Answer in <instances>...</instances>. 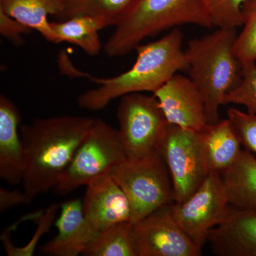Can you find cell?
Wrapping results in <instances>:
<instances>
[{
	"label": "cell",
	"mask_w": 256,
	"mask_h": 256,
	"mask_svg": "<svg viewBox=\"0 0 256 256\" xmlns=\"http://www.w3.org/2000/svg\"><path fill=\"white\" fill-rule=\"evenodd\" d=\"M227 116L242 146L256 154V114L230 108Z\"/></svg>",
	"instance_id": "obj_25"
},
{
	"label": "cell",
	"mask_w": 256,
	"mask_h": 256,
	"mask_svg": "<svg viewBox=\"0 0 256 256\" xmlns=\"http://www.w3.org/2000/svg\"><path fill=\"white\" fill-rule=\"evenodd\" d=\"M134 0H66L60 18L63 20L80 15L104 18L109 26H114L122 13Z\"/></svg>",
	"instance_id": "obj_21"
},
{
	"label": "cell",
	"mask_w": 256,
	"mask_h": 256,
	"mask_svg": "<svg viewBox=\"0 0 256 256\" xmlns=\"http://www.w3.org/2000/svg\"><path fill=\"white\" fill-rule=\"evenodd\" d=\"M20 112L4 95L0 96V178L16 186L22 183L26 170V156L18 124Z\"/></svg>",
	"instance_id": "obj_15"
},
{
	"label": "cell",
	"mask_w": 256,
	"mask_h": 256,
	"mask_svg": "<svg viewBox=\"0 0 256 256\" xmlns=\"http://www.w3.org/2000/svg\"><path fill=\"white\" fill-rule=\"evenodd\" d=\"M94 121L90 118L63 116L38 118L21 126L26 156L23 191L31 201L56 186Z\"/></svg>",
	"instance_id": "obj_1"
},
{
	"label": "cell",
	"mask_w": 256,
	"mask_h": 256,
	"mask_svg": "<svg viewBox=\"0 0 256 256\" xmlns=\"http://www.w3.org/2000/svg\"><path fill=\"white\" fill-rule=\"evenodd\" d=\"M153 95L170 124L197 131L208 124L203 97L190 77L176 74Z\"/></svg>",
	"instance_id": "obj_11"
},
{
	"label": "cell",
	"mask_w": 256,
	"mask_h": 256,
	"mask_svg": "<svg viewBox=\"0 0 256 256\" xmlns=\"http://www.w3.org/2000/svg\"><path fill=\"white\" fill-rule=\"evenodd\" d=\"M208 172L222 174L237 160L242 143L229 119L208 124L202 130Z\"/></svg>",
	"instance_id": "obj_18"
},
{
	"label": "cell",
	"mask_w": 256,
	"mask_h": 256,
	"mask_svg": "<svg viewBox=\"0 0 256 256\" xmlns=\"http://www.w3.org/2000/svg\"><path fill=\"white\" fill-rule=\"evenodd\" d=\"M183 34L178 28L156 41L136 48L137 58L132 68L109 78H99L68 66V72L90 78L98 87L82 92L77 98L80 108L90 111L105 108L111 101L134 92H154L178 70H186Z\"/></svg>",
	"instance_id": "obj_2"
},
{
	"label": "cell",
	"mask_w": 256,
	"mask_h": 256,
	"mask_svg": "<svg viewBox=\"0 0 256 256\" xmlns=\"http://www.w3.org/2000/svg\"><path fill=\"white\" fill-rule=\"evenodd\" d=\"M229 204L239 210H256V158L242 150L233 164L222 172Z\"/></svg>",
	"instance_id": "obj_17"
},
{
	"label": "cell",
	"mask_w": 256,
	"mask_h": 256,
	"mask_svg": "<svg viewBox=\"0 0 256 256\" xmlns=\"http://www.w3.org/2000/svg\"><path fill=\"white\" fill-rule=\"evenodd\" d=\"M236 28H217L188 42L185 50L190 78L201 92L208 124L220 120V108L242 78V63L234 52Z\"/></svg>",
	"instance_id": "obj_3"
},
{
	"label": "cell",
	"mask_w": 256,
	"mask_h": 256,
	"mask_svg": "<svg viewBox=\"0 0 256 256\" xmlns=\"http://www.w3.org/2000/svg\"><path fill=\"white\" fill-rule=\"evenodd\" d=\"M58 233L42 247L43 254L53 256L82 255L98 232L89 224L82 212L80 198L64 202L56 222Z\"/></svg>",
	"instance_id": "obj_14"
},
{
	"label": "cell",
	"mask_w": 256,
	"mask_h": 256,
	"mask_svg": "<svg viewBox=\"0 0 256 256\" xmlns=\"http://www.w3.org/2000/svg\"><path fill=\"white\" fill-rule=\"evenodd\" d=\"M173 203L162 206L133 223L138 256L202 255V248L190 238L175 218Z\"/></svg>",
	"instance_id": "obj_10"
},
{
	"label": "cell",
	"mask_w": 256,
	"mask_h": 256,
	"mask_svg": "<svg viewBox=\"0 0 256 256\" xmlns=\"http://www.w3.org/2000/svg\"><path fill=\"white\" fill-rule=\"evenodd\" d=\"M82 212L98 232L114 224L131 222V208L126 194L110 174L96 178L86 186Z\"/></svg>",
	"instance_id": "obj_12"
},
{
	"label": "cell",
	"mask_w": 256,
	"mask_h": 256,
	"mask_svg": "<svg viewBox=\"0 0 256 256\" xmlns=\"http://www.w3.org/2000/svg\"><path fill=\"white\" fill-rule=\"evenodd\" d=\"M206 242L218 256H256V210L230 206L223 222L208 232Z\"/></svg>",
	"instance_id": "obj_13"
},
{
	"label": "cell",
	"mask_w": 256,
	"mask_h": 256,
	"mask_svg": "<svg viewBox=\"0 0 256 256\" xmlns=\"http://www.w3.org/2000/svg\"><path fill=\"white\" fill-rule=\"evenodd\" d=\"M227 104L245 106L248 112L256 114V62L242 63V80L226 97Z\"/></svg>",
	"instance_id": "obj_23"
},
{
	"label": "cell",
	"mask_w": 256,
	"mask_h": 256,
	"mask_svg": "<svg viewBox=\"0 0 256 256\" xmlns=\"http://www.w3.org/2000/svg\"><path fill=\"white\" fill-rule=\"evenodd\" d=\"M82 256H138L133 236V223L124 222L102 230L92 239Z\"/></svg>",
	"instance_id": "obj_20"
},
{
	"label": "cell",
	"mask_w": 256,
	"mask_h": 256,
	"mask_svg": "<svg viewBox=\"0 0 256 256\" xmlns=\"http://www.w3.org/2000/svg\"><path fill=\"white\" fill-rule=\"evenodd\" d=\"M230 205L220 173L210 172L196 191L182 203H173L180 226L198 246L203 247L212 228L222 223Z\"/></svg>",
	"instance_id": "obj_9"
},
{
	"label": "cell",
	"mask_w": 256,
	"mask_h": 256,
	"mask_svg": "<svg viewBox=\"0 0 256 256\" xmlns=\"http://www.w3.org/2000/svg\"><path fill=\"white\" fill-rule=\"evenodd\" d=\"M50 26L60 42L73 44L88 54L96 56L100 53L102 48L98 32L109 25L104 18L80 15L63 21L50 22Z\"/></svg>",
	"instance_id": "obj_19"
},
{
	"label": "cell",
	"mask_w": 256,
	"mask_h": 256,
	"mask_svg": "<svg viewBox=\"0 0 256 256\" xmlns=\"http://www.w3.org/2000/svg\"><path fill=\"white\" fill-rule=\"evenodd\" d=\"M31 202L24 191L0 188V210L1 212L20 204H26Z\"/></svg>",
	"instance_id": "obj_27"
},
{
	"label": "cell",
	"mask_w": 256,
	"mask_h": 256,
	"mask_svg": "<svg viewBox=\"0 0 256 256\" xmlns=\"http://www.w3.org/2000/svg\"><path fill=\"white\" fill-rule=\"evenodd\" d=\"M110 175L127 196L132 223L174 202L172 182L161 152L138 159H126L114 166Z\"/></svg>",
	"instance_id": "obj_5"
},
{
	"label": "cell",
	"mask_w": 256,
	"mask_h": 256,
	"mask_svg": "<svg viewBox=\"0 0 256 256\" xmlns=\"http://www.w3.org/2000/svg\"><path fill=\"white\" fill-rule=\"evenodd\" d=\"M127 159L118 131L101 119H94L67 169L53 188L60 196L68 194L111 170Z\"/></svg>",
	"instance_id": "obj_6"
},
{
	"label": "cell",
	"mask_w": 256,
	"mask_h": 256,
	"mask_svg": "<svg viewBox=\"0 0 256 256\" xmlns=\"http://www.w3.org/2000/svg\"><path fill=\"white\" fill-rule=\"evenodd\" d=\"M161 152L172 182L174 203H182L196 191L210 173L202 130L170 124Z\"/></svg>",
	"instance_id": "obj_8"
},
{
	"label": "cell",
	"mask_w": 256,
	"mask_h": 256,
	"mask_svg": "<svg viewBox=\"0 0 256 256\" xmlns=\"http://www.w3.org/2000/svg\"><path fill=\"white\" fill-rule=\"evenodd\" d=\"M184 24L213 28L204 0H134L114 25L104 52L122 56L148 37Z\"/></svg>",
	"instance_id": "obj_4"
},
{
	"label": "cell",
	"mask_w": 256,
	"mask_h": 256,
	"mask_svg": "<svg viewBox=\"0 0 256 256\" xmlns=\"http://www.w3.org/2000/svg\"><path fill=\"white\" fill-rule=\"evenodd\" d=\"M30 30L28 26L0 10V32L3 36L13 42L14 44L20 45L23 43L22 35L28 33Z\"/></svg>",
	"instance_id": "obj_26"
},
{
	"label": "cell",
	"mask_w": 256,
	"mask_h": 256,
	"mask_svg": "<svg viewBox=\"0 0 256 256\" xmlns=\"http://www.w3.org/2000/svg\"><path fill=\"white\" fill-rule=\"evenodd\" d=\"M247 0H204L213 28L242 26V5Z\"/></svg>",
	"instance_id": "obj_24"
},
{
	"label": "cell",
	"mask_w": 256,
	"mask_h": 256,
	"mask_svg": "<svg viewBox=\"0 0 256 256\" xmlns=\"http://www.w3.org/2000/svg\"><path fill=\"white\" fill-rule=\"evenodd\" d=\"M242 30L237 36L234 52L242 63L256 62V0L242 5Z\"/></svg>",
	"instance_id": "obj_22"
},
{
	"label": "cell",
	"mask_w": 256,
	"mask_h": 256,
	"mask_svg": "<svg viewBox=\"0 0 256 256\" xmlns=\"http://www.w3.org/2000/svg\"><path fill=\"white\" fill-rule=\"evenodd\" d=\"M117 118L118 131L127 159L161 152L170 124L156 96L142 92L122 96Z\"/></svg>",
	"instance_id": "obj_7"
},
{
	"label": "cell",
	"mask_w": 256,
	"mask_h": 256,
	"mask_svg": "<svg viewBox=\"0 0 256 256\" xmlns=\"http://www.w3.org/2000/svg\"><path fill=\"white\" fill-rule=\"evenodd\" d=\"M66 0H0V10L30 30H36L47 41L60 43L54 31L48 15L60 16Z\"/></svg>",
	"instance_id": "obj_16"
}]
</instances>
